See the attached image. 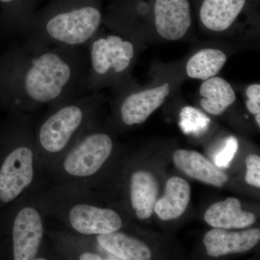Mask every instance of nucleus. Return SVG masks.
I'll return each mask as SVG.
<instances>
[{"label": "nucleus", "mask_w": 260, "mask_h": 260, "mask_svg": "<svg viewBox=\"0 0 260 260\" xmlns=\"http://www.w3.org/2000/svg\"><path fill=\"white\" fill-rule=\"evenodd\" d=\"M86 47L12 48L0 68V90L12 112L32 114L83 95Z\"/></svg>", "instance_id": "nucleus-1"}, {"label": "nucleus", "mask_w": 260, "mask_h": 260, "mask_svg": "<svg viewBox=\"0 0 260 260\" xmlns=\"http://www.w3.org/2000/svg\"><path fill=\"white\" fill-rule=\"evenodd\" d=\"M103 22L100 0H49L22 25V43L30 49L83 47Z\"/></svg>", "instance_id": "nucleus-2"}, {"label": "nucleus", "mask_w": 260, "mask_h": 260, "mask_svg": "<svg viewBox=\"0 0 260 260\" xmlns=\"http://www.w3.org/2000/svg\"><path fill=\"white\" fill-rule=\"evenodd\" d=\"M32 196L46 218L55 220L60 225L58 229L68 232L95 237L124 226L116 210L95 203L93 191L40 184Z\"/></svg>", "instance_id": "nucleus-3"}, {"label": "nucleus", "mask_w": 260, "mask_h": 260, "mask_svg": "<svg viewBox=\"0 0 260 260\" xmlns=\"http://www.w3.org/2000/svg\"><path fill=\"white\" fill-rule=\"evenodd\" d=\"M99 98L94 94L72 98L49 107L34 136L43 172L54 164L93 125Z\"/></svg>", "instance_id": "nucleus-4"}, {"label": "nucleus", "mask_w": 260, "mask_h": 260, "mask_svg": "<svg viewBox=\"0 0 260 260\" xmlns=\"http://www.w3.org/2000/svg\"><path fill=\"white\" fill-rule=\"evenodd\" d=\"M9 145L0 160V204H14L37 189L42 170L30 114L12 112Z\"/></svg>", "instance_id": "nucleus-5"}, {"label": "nucleus", "mask_w": 260, "mask_h": 260, "mask_svg": "<svg viewBox=\"0 0 260 260\" xmlns=\"http://www.w3.org/2000/svg\"><path fill=\"white\" fill-rule=\"evenodd\" d=\"M114 151L112 136L92 125L61 158L43 172L40 184L92 191Z\"/></svg>", "instance_id": "nucleus-6"}, {"label": "nucleus", "mask_w": 260, "mask_h": 260, "mask_svg": "<svg viewBox=\"0 0 260 260\" xmlns=\"http://www.w3.org/2000/svg\"><path fill=\"white\" fill-rule=\"evenodd\" d=\"M85 47L88 67L82 86L83 95L120 80L135 55L133 43L115 34L100 36L98 31Z\"/></svg>", "instance_id": "nucleus-7"}, {"label": "nucleus", "mask_w": 260, "mask_h": 260, "mask_svg": "<svg viewBox=\"0 0 260 260\" xmlns=\"http://www.w3.org/2000/svg\"><path fill=\"white\" fill-rule=\"evenodd\" d=\"M10 255L14 260L47 259L44 251L47 226L44 212L31 192L11 205Z\"/></svg>", "instance_id": "nucleus-8"}, {"label": "nucleus", "mask_w": 260, "mask_h": 260, "mask_svg": "<svg viewBox=\"0 0 260 260\" xmlns=\"http://www.w3.org/2000/svg\"><path fill=\"white\" fill-rule=\"evenodd\" d=\"M53 251L57 257L70 260L114 259L95 242L94 237L73 234L60 229H47Z\"/></svg>", "instance_id": "nucleus-9"}, {"label": "nucleus", "mask_w": 260, "mask_h": 260, "mask_svg": "<svg viewBox=\"0 0 260 260\" xmlns=\"http://www.w3.org/2000/svg\"><path fill=\"white\" fill-rule=\"evenodd\" d=\"M154 18L160 37L169 41L180 40L191 25L189 0H155Z\"/></svg>", "instance_id": "nucleus-10"}, {"label": "nucleus", "mask_w": 260, "mask_h": 260, "mask_svg": "<svg viewBox=\"0 0 260 260\" xmlns=\"http://www.w3.org/2000/svg\"><path fill=\"white\" fill-rule=\"evenodd\" d=\"M169 93L170 85L164 83L155 88L129 94L119 105V119L125 126L143 124L165 102Z\"/></svg>", "instance_id": "nucleus-11"}, {"label": "nucleus", "mask_w": 260, "mask_h": 260, "mask_svg": "<svg viewBox=\"0 0 260 260\" xmlns=\"http://www.w3.org/2000/svg\"><path fill=\"white\" fill-rule=\"evenodd\" d=\"M259 239L260 230L256 228L238 232L215 228L205 234L203 242L207 254L213 257H218L246 252L254 248Z\"/></svg>", "instance_id": "nucleus-12"}, {"label": "nucleus", "mask_w": 260, "mask_h": 260, "mask_svg": "<svg viewBox=\"0 0 260 260\" xmlns=\"http://www.w3.org/2000/svg\"><path fill=\"white\" fill-rule=\"evenodd\" d=\"M173 160L181 172L205 184L222 187L229 181V177L221 169L194 150H177Z\"/></svg>", "instance_id": "nucleus-13"}, {"label": "nucleus", "mask_w": 260, "mask_h": 260, "mask_svg": "<svg viewBox=\"0 0 260 260\" xmlns=\"http://www.w3.org/2000/svg\"><path fill=\"white\" fill-rule=\"evenodd\" d=\"M158 181L151 173L140 170L131 174L129 203L138 218L145 220L151 216L158 200Z\"/></svg>", "instance_id": "nucleus-14"}, {"label": "nucleus", "mask_w": 260, "mask_h": 260, "mask_svg": "<svg viewBox=\"0 0 260 260\" xmlns=\"http://www.w3.org/2000/svg\"><path fill=\"white\" fill-rule=\"evenodd\" d=\"M204 218L210 226L227 230L245 229L256 221L255 215L243 210L240 201L234 198L210 205L205 212Z\"/></svg>", "instance_id": "nucleus-15"}, {"label": "nucleus", "mask_w": 260, "mask_h": 260, "mask_svg": "<svg viewBox=\"0 0 260 260\" xmlns=\"http://www.w3.org/2000/svg\"><path fill=\"white\" fill-rule=\"evenodd\" d=\"M94 239L99 246L114 259H151L152 252L146 244L120 231L96 236Z\"/></svg>", "instance_id": "nucleus-16"}, {"label": "nucleus", "mask_w": 260, "mask_h": 260, "mask_svg": "<svg viewBox=\"0 0 260 260\" xmlns=\"http://www.w3.org/2000/svg\"><path fill=\"white\" fill-rule=\"evenodd\" d=\"M246 0H204L200 10L202 23L208 30L222 32L230 28L242 13Z\"/></svg>", "instance_id": "nucleus-17"}, {"label": "nucleus", "mask_w": 260, "mask_h": 260, "mask_svg": "<svg viewBox=\"0 0 260 260\" xmlns=\"http://www.w3.org/2000/svg\"><path fill=\"white\" fill-rule=\"evenodd\" d=\"M190 195V186L187 181L180 177L170 178L164 196L155 203L154 212L164 221L179 218L187 208Z\"/></svg>", "instance_id": "nucleus-18"}, {"label": "nucleus", "mask_w": 260, "mask_h": 260, "mask_svg": "<svg viewBox=\"0 0 260 260\" xmlns=\"http://www.w3.org/2000/svg\"><path fill=\"white\" fill-rule=\"evenodd\" d=\"M200 105L208 114H223L236 101V93L229 82L220 77L203 80L200 85Z\"/></svg>", "instance_id": "nucleus-19"}, {"label": "nucleus", "mask_w": 260, "mask_h": 260, "mask_svg": "<svg viewBox=\"0 0 260 260\" xmlns=\"http://www.w3.org/2000/svg\"><path fill=\"white\" fill-rule=\"evenodd\" d=\"M226 61V54L220 49H201L186 63V74L192 79L208 80L217 76Z\"/></svg>", "instance_id": "nucleus-20"}, {"label": "nucleus", "mask_w": 260, "mask_h": 260, "mask_svg": "<svg viewBox=\"0 0 260 260\" xmlns=\"http://www.w3.org/2000/svg\"><path fill=\"white\" fill-rule=\"evenodd\" d=\"M42 0H0L5 5L8 25L19 32L22 25L35 13Z\"/></svg>", "instance_id": "nucleus-21"}, {"label": "nucleus", "mask_w": 260, "mask_h": 260, "mask_svg": "<svg viewBox=\"0 0 260 260\" xmlns=\"http://www.w3.org/2000/svg\"><path fill=\"white\" fill-rule=\"evenodd\" d=\"M207 118L202 115L200 112L191 108H185L181 113V126L184 133H199L200 129H205L207 125Z\"/></svg>", "instance_id": "nucleus-22"}, {"label": "nucleus", "mask_w": 260, "mask_h": 260, "mask_svg": "<svg viewBox=\"0 0 260 260\" xmlns=\"http://www.w3.org/2000/svg\"><path fill=\"white\" fill-rule=\"evenodd\" d=\"M239 149L238 140L234 137L227 138L223 145L214 154V164L220 169H227Z\"/></svg>", "instance_id": "nucleus-23"}, {"label": "nucleus", "mask_w": 260, "mask_h": 260, "mask_svg": "<svg viewBox=\"0 0 260 260\" xmlns=\"http://www.w3.org/2000/svg\"><path fill=\"white\" fill-rule=\"evenodd\" d=\"M246 174L245 181L249 185L260 187V158L259 155L251 154L246 158Z\"/></svg>", "instance_id": "nucleus-24"}, {"label": "nucleus", "mask_w": 260, "mask_h": 260, "mask_svg": "<svg viewBox=\"0 0 260 260\" xmlns=\"http://www.w3.org/2000/svg\"><path fill=\"white\" fill-rule=\"evenodd\" d=\"M246 95L248 99L254 102L260 103V85L254 83L247 87L246 90Z\"/></svg>", "instance_id": "nucleus-25"}, {"label": "nucleus", "mask_w": 260, "mask_h": 260, "mask_svg": "<svg viewBox=\"0 0 260 260\" xmlns=\"http://www.w3.org/2000/svg\"><path fill=\"white\" fill-rule=\"evenodd\" d=\"M246 105L248 111L251 114L255 116L260 114V103L248 99L247 102H246Z\"/></svg>", "instance_id": "nucleus-26"}, {"label": "nucleus", "mask_w": 260, "mask_h": 260, "mask_svg": "<svg viewBox=\"0 0 260 260\" xmlns=\"http://www.w3.org/2000/svg\"><path fill=\"white\" fill-rule=\"evenodd\" d=\"M255 119L256 124H258V126H260V114H257V115L255 116Z\"/></svg>", "instance_id": "nucleus-27"}]
</instances>
